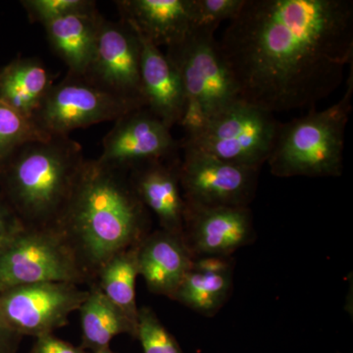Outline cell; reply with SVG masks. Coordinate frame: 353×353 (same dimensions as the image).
I'll use <instances>...</instances> for the list:
<instances>
[{"mask_svg":"<svg viewBox=\"0 0 353 353\" xmlns=\"http://www.w3.org/2000/svg\"><path fill=\"white\" fill-rule=\"evenodd\" d=\"M54 227L92 285L109 259L139 245L150 233V218L128 171L85 159Z\"/></svg>","mask_w":353,"mask_h":353,"instance_id":"7a4b0ae2","label":"cell"},{"mask_svg":"<svg viewBox=\"0 0 353 353\" xmlns=\"http://www.w3.org/2000/svg\"><path fill=\"white\" fill-rule=\"evenodd\" d=\"M48 138L32 120L0 102V160L28 141Z\"/></svg>","mask_w":353,"mask_h":353,"instance_id":"603a6c76","label":"cell"},{"mask_svg":"<svg viewBox=\"0 0 353 353\" xmlns=\"http://www.w3.org/2000/svg\"><path fill=\"white\" fill-rule=\"evenodd\" d=\"M53 83L38 58H16L0 69V102L32 120Z\"/></svg>","mask_w":353,"mask_h":353,"instance_id":"ffe728a7","label":"cell"},{"mask_svg":"<svg viewBox=\"0 0 353 353\" xmlns=\"http://www.w3.org/2000/svg\"><path fill=\"white\" fill-rule=\"evenodd\" d=\"M88 290L70 283H38L0 292V323L21 336L34 338L66 326Z\"/></svg>","mask_w":353,"mask_h":353,"instance_id":"9c48e42d","label":"cell"},{"mask_svg":"<svg viewBox=\"0 0 353 353\" xmlns=\"http://www.w3.org/2000/svg\"><path fill=\"white\" fill-rule=\"evenodd\" d=\"M121 19L157 48L182 41L192 27V0H120Z\"/></svg>","mask_w":353,"mask_h":353,"instance_id":"e0dca14e","label":"cell"},{"mask_svg":"<svg viewBox=\"0 0 353 353\" xmlns=\"http://www.w3.org/2000/svg\"><path fill=\"white\" fill-rule=\"evenodd\" d=\"M214 34L192 27L182 41L165 52L178 70L185 90L187 105L181 123L185 134L196 131L240 99Z\"/></svg>","mask_w":353,"mask_h":353,"instance_id":"5b68a950","label":"cell"},{"mask_svg":"<svg viewBox=\"0 0 353 353\" xmlns=\"http://www.w3.org/2000/svg\"><path fill=\"white\" fill-rule=\"evenodd\" d=\"M139 109V108H138ZM134 110L83 77L67 75L61 82L53 83L32 120L39 131L48 137H69L83 129Z\"/></svg>","mask_w":353,"mask_h":353,"instance_id":"ba28073f","label":"cell"},{"mask_svg":"<svg viewBox=\"0 0 353 353\" xmlns=\"http://www.w3.org/2000/svg\"><path fill=\"white\" fill-rule=\"evenodd\" d=\"M219 41L240 99L272 113L313 108L352 64V0H245Z\"/></svg>","mask_w":353,"mask_h":353,"instance_id":"6da1fadb","label":"cell"},{"mask_svg":"<svg viewBox=\"0 0 353 353\" xmlns=\"http://www.w3.org/2000/svg\"><path fill=\"white\" fill-rule=\"evenodd\" d=\"M50 282L90 285L75 253L57 228L24 226L0 245V292Z\"/></svg>","mask_w":353,"mask_h":353,"instance_id":"52a82bcc","label":"cell"},{"mask_svg":"<svg viewBox=\"0 0 353 353\" xmlns=\"http://www.w3.org/2000/svg\"><path fill=\"white\" fill-rule=\"evenodd\" d=\"M21 3L30 21L43 26L70 14L97 8L92 0H23Z\"/></svg>","mask_w":353,"mask_h":353,"instance_id":"d4e9b609","label":"cell"},{"mask_svg":"<svg viewBox=\"0 0 353 353\" xmlns=\"http://www.w3.org/2000/svg\"><path fill=\"white\" fill-rule=\"evenodd\" d=\"M103 19L94 8L43 25L51 50L68 67L69 75L85 77Z\"/></svg>","mask_w":353,"mask_h":353,"instance_id":"d6986e66","label":"cell"},{"mask_svg":"<svg viewBox=\"0 0 353 353\" xmlns=\"http://www.w3.org/2000/svg\"><path fill=\"white\" fill-rule=\"evenodd\" d=\"M94 353H115L113 352L112 350H111L110 347L108 348H104V350H99V352H97Z\"/></svg>","mask_w":353,"mask_h":353,"instance_id":"f546056e","label":"cell"},{"mask_svg":"<svg viewBox=\"0 0 353 353\" xmlns=\"http://www.w3.org/2000/svg\"><path fill=\"white\" fill-rule=\"evenodd\" d=\"M143 353H183L173 336L148 306L139 308L138 333Z\"/></svg>","mask_w":353,"mask_h":353,"instance_id":"cb8c5ba5","label":"cell"},{"mask_svg":"<svg viewBox=\"0 0 353 353\" xmlns=\"http://www.w3.org/2000/svg\"><path fill=\"white\" fill-rule=\"evenodd\" d=\"M114 122L102 141L101 163L128 171L145 162L180 157V141L148 108L134 109Z\"/></svg>","mask_w":353,"mask_h":353,"instance_id":"7c38bea8","label":"cell"},{"mask_svg":"<svg viewBox=\"0 0 353 353\" xmlns=\"http://www.w3.org/2000/svg\"><path fill=\"white\" fill-rule=\"evenodd\" d=\"M85 161L69 137L28 141L0 160V196L25 227L54 226Z\"/></svg>","mask_w":353,"mask_h":353,"instance_id":"3957f363","label":"cell"},{"mask_svg":"<svg viewBox=\"0 0 353 353\" xmlns=\"http://www.w3.org/2000/svg\"><path fill=\"white\" fill-rule=\"evenodd\" d=\"M352 68L343 99L324 110L314 109L290 122L279 123L267 164L279 178L341 176L345 129L352 110Z\"/></svg>","mask_w":353,"mask_h":353,"instance_id":"277c9868","label":"cell"},{"mask_svg":"<svg viewBox=\"0 0 353 353\" xmlns=\"http://www.w3.org/2000/svg\"><path fill=\"white\" fill-rule=\"evenodd\" d=\"M22 338L0 323V353H17Z\"/></svg>","mask_w":353,"mask_h":353,"instance_id":"f1b7e54d","label":"cell"},{"mask_svg":"<svg viewBox=\"0 0 353 353\" xmlns=\"http://www.w3.org/2000/svg\"><path fill=\"white\" fill-rule=\"evenodd\" d=\"M278 127L270 111L239 99L196 131L185 134L180 145L229 163L261 170L270 157Z\"/></svg>","mask_w":353,"mask_h":353,"instance_id":"8992f818","label":"cell"},{"mask_svg":"<svg viewBox=\"0 0 353 353\" xmlns=\"http://www.w3.org/2000/svg\"><path fill=\"white\" fill-rule=\"evenodd\" d=\"M234 262L232 257H199L171 297L194 312L213 317L231 296Z\"/></svg>","mask_w":353,"mask_h":353,"instance_id":"ac0fdd59","label":"cell"},{"mask_svg":"<svg viewBox=\"0 0 353 353\" xmlns=\"http://www.w3.org/2000/svg\"><path fill=\"white\" fill-rule=\"evenodd\" d=\"M245 0H192V27L216 31L238 16Z\"/></svg>","mask_w":353,"mask_h":353,"instance_id":"484cf974","label":"cell"},{"mask_svg":"<svg viewBox=\"0 0 353 353\" xmlns=\"http://www.w3.org/2000/svg\"><path fill=\"white\" fill-rule=\"evenodd\" d=\"M192 256L183 236L150 231L138 245L139 276L152 294L171 299L189 273Z\"/></svg>","mask_w":353,"mask_h":353,"instance_id":"9a60e30c","label":"cell"},{"mask_svg":"<svg viewBox=\"0 0 353 353\" xmlns=\"http://www.w3.org/2000/svg\"><path fill=\"white\" fill-rule=\"evenodd\" d=\"M180 159L145 162L128 174L139 201L157 216L159 229L183 236L185 202L179 173Z\"/></svg>","mask_w":353,"mask_h":353,"instance_id":"5bb4252c","label":"cell"},{"mask_svg":"<svg viewBox=\"0 0 353 353\" xmlns=\"http://www.w3.org/2000/svg\"><path fill=\"white\" fill-rule=\"evenodd\" d=\"M88 290V296L78 309L82 331L81 348L94 353L110 347L111 341L119 334H127L137 339V327L104 296L95 283L90 285Z\"/></svg>","mask_w":353,"mask_h":353,"instance_id":"44dd1931","label":"cell"},{"mask_svg":"<svg viewBox=\"0 0 353 353\" xmlns=\"http://www.w3.org/2000/svg\"><path fill=\"white\" fill-rule=\"evenodd\" d=\"M183 238L192 259L232 257L256 239L250 208H205L185 203Z\"/></svg>","mask_w":353,"mask_h":353,"instance_id":"4fadbf2b","label":"cell"},{"mask_svg":"<svg viewBox=\"0 0 353 353\" xmlns=\"http://www.w3.org/2000/svg\"><path fill=\"white\" fill-rule=\"evenodd\" d=\"M181 189L185 203L205 208H248L256 194L260 170L181 145Z\"/></svg>","mask_w":353,"mask_h":353,"instance_id":"8fae6325","label":"cell"},{"mask_svg":"<svg viewBox=\"0 0 353 353\" xmlns=\"http://www.w3.org/2000/svg\"><path fill=\"white\" fill-rule=\"evenodd\" d=\"M139 276L138 245L109 259L97 274L94 283L109 301L126 315L138 329L139 307L136 284Z\"/></svg>","mask_w":353,"mask_h":353,"instance_id":"7402d4cb","label":"cell"},{"mask_svg":"<svg viewBox=\"0 0 353 353\" xmlns=\"http://www.w3.org/2000/svg\"><path fill=\"white\" fill-rule=\"evenodd\" d=\"M29 353H87L80 347L57 338L54 334H46L36 339Z\"/></svg>","mask_w":353,"mask_h":353,"instance_id":"4316f807","label":"cell"},{"mask_svg":"<svg viewBox=\"0 0 353 353\" xmlns=\"http://www.w3.org/2000/svg\"><path fill=\"white\" fill-rule=\"evenodd\" d=\"M141 39L134 26L104 18L85 78L132 108H145L141 78Z\"/></svg>","mask_w":353,"mask_h":353,"instance_id":"30bf717a","label":"cell"},{"mask_svg":"<svg viewBox=\"0 0 353 353\" xmlns=\"http://www.w3.org/2000/svg\"><path fill=\"white\" fill-rule=\"evenodd\" d=\"M23 227L24 225L18 219L3 197L0 196V245Z\"/></svg>","mask_w":353,"mask_h":353,"instance_id":"83f0119b","label":"cell"},{"mask_svg":"<svg viewBox=\"0 0 353 353\" xmlns=\"http://www.w3.org/2000/svg\"><path fill=\"white\" fill-rule=\"evenodd\" d=\"M139 37L141 39V78L145 108L169 129L176 125L181 126L187 99L180 74L163 51L141 34Z\"/></svg>","mask_w":353,"mask_h":353,"instance_id":"2e32d148","label":"cell"}]
</instances>
